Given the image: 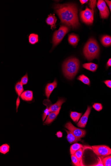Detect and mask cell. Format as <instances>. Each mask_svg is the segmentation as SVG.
I'll return each mask as SVG.
<instances>
[{"mask_svg":"<svg viewBox=\"0 0 111 166\" xmlns=\"http://www.w3.org/2000/svg\"><path fill=\"white\" fill-rule=\"evenodd\" d=\"M65 131L67 132V140L70 144L81 141V138L76 137L70 131L67 130H65Z\"/></svg>","mask_w":111,"mask_h":166,"instance_id":"cell-16","label":"cell"},{"mask_svg":"<svg viewBox=\"0 0 111 166\" xmlns=\"http://www.w3.org/2000/svg\"><path fill=\"white\" fill-rule=\"evenodd\" d=\"M80 17L81 21L83 23L86 24L91 25L94 21V12L87 7L85 10L81 11Z\"/></svg>","mask_w":111,"mask_h":166,"instance_id":"cell-5","label":"cell"},{"mask_svg":"<svg viewBox=\"0 0 111 166\" xmlns=\"http://www.w3.org/2000/svg\"><path fill=\"white\" fill-rule=\"evenodd\" d=\"M102 162L104 166H111V156H108L103 158H101Z\"/></svg>","mask_w":111,"mask_h":166,"instance_id":"cell-25","label":"cell"},{"mask_svg":"<svg viewBox=\"0 0 111 166\" xmlns=\"http://www.w3.org/2000/svg\"><path fill=\"white\" fill-rule=\"evenodd\" d=\"M105 1L109 7L111 12V1L105 0Z\"/></svg>","mask_w":111,"mask_h":166,"instance_id":"cell-34","label":"cell"},{"mask_svg":"<svg viewBox=\"0 0 111 166\" xmlns=\"http://www.w3.org/2000/svg\"><path fill=\"white\" fill-rule=\"evenodd\" d=\"M43 104L44 105L46 106H47V108L44 111V112L43 114L42 115V119L43 121H44V120L47 117V115H48L51 112H50L49 111V108L52 105L51 102L48 99L46 100H44L43 102Z\"/></svg>","mask_w":111,"mask_h":166,"instance_id":"cell-15","label":"cell"},{"mask_svg":"<svg viewBox=\"0 0 111 166\" xmlns=\"http://www.w3.org/2000/svg\"><path fill=\"white\" fill-rule=\"evenodd\" d=\"M72 161V163L76 166H80V162L78 159L76 157L74 154H72L71 156Z\"/></svg>","mask_w":111,"mask_h":166,"instance_id":"cell-27","label":"cell"},{"mask_svg":"<svg viewBox=\"0 0 111 166\" xmlns=\"http://www.w3.org/2000/svg\"><path fill=\"white\" fill-rule=\"evenodd\" d=\"M28 73H26L25 75L21 79V82L23 85L27 84L28 82Z\"/></svg>","mask_w":111,"mask_h":166,"instance_id":"cell-30","label":"cell"},{"mask_svg":"<svg viewBox=\"0 0 111 166\" xmlns=\"http://www.w3.org/2000/svg\"><path fill=\"white\" fill-rule=\"evenodd\" d=\"M61 108L57 111L51 112L48 115L47 119L44 123V125H48L51 123L57 117L59 113Z\"/></svg>","mask_w":111,"mask_h":166,"instance_id":"cell-12","label":"cell"},{"mask_svg":"<svg viewBox=\"0 0 111 166\" xmlns=\"http://www.w3.org/2000/svg\"><path fill=\"white\" fill-rule=\"evenodd\" d=\"M78 80L82 82L85 84L90 86V81L88 77L82 74L79 76L77 78Z\"/></svg>","mask_w":111,"mask_h":166,"instance_id":"cell-23","label":"cell"},{"mask_svg":"<svg viewBox=\"0 0 111 166\" xmlns=\"http://www.w3.org/2000/svg\"><path fill=\"white\" fill-rule=\"evenodd\" d=\"M29 41L30 44L34 45L38 42V36L35 34H31L29 36Z\"/></svg>","mask_w":111,"mask_h":166,"instance_id":"cell-24","label":"cell"},{"mask_svg":"<svg viewBox=\"0 0 111 166\" xmlns=\"http://www.w3.org/2000/svg\"><path fill=\"white\" fill-rule=\"evenodd\" d=\"M10 146L7 144H4L2 145L0 147V152L2 154H5L9 151Z\"/></svg>","mask_w":111,"mask_h":166,"instance_id":"cell-26","label":"cell"},{"mask_svg":"<svg viewBox=\"0 0 111 166\" xmlns=\"http://www.w3.org/2000/svg\"><path fill=\"white\" fill-rule=\"evenodd\" d=\"M92 107L97 111H99L103 109V107L101 104L100 103H94L92 106Z\"/></svg>","mask_w":111,"mask_h":166,"instance_id":"cell-29","label":"cell"},{"mask_svg":"<svg viewBox=\"0 0 111 166\" xmlns=\"http://www.w3.org/2000/svg\"><path fill=\"white\" fill-rule=\"evenodd\" d=\"M20 99H19V97H18L17 99V108H18V107H19V104H20Z\"/></svg>","mask_w":111,"mask_h":166,"instance_id":"cell-35","label":"cell"},{"mask_svg":"<svg viewBox=\"0 0 111 166\" xmlns=\"http://www.w3.org/2000/svg\"><path fill=\"white\" fill-rule=\"evenodd\" d=\"M103 83H105V85L108 88H111V80H106L104 81Z\"/></svg>","mask_w":111,"mask_h":166,"instance_id":"cell-32","label":"cell"},{"mask_svg":"<svg viewBox=\"0 0 111 166\" xmlns=\"http://www.w3.org/2000/svg\"><path fill=\"white\" fill-rule=\"evenodd\" d=\"M61 23L73 29L80 25L78 16V9L75 4L71 3L57 4L54 6Z\"/></svg>","mask_w":111,"mask_h":166,"instance_id":"cell-1","label":"cell"},{"mask_svg":"<svg viewBox=\"0 0 111 166\" xmlns=\"http://www.w3.org/2000/svg\"><path fill=\"white\" fill-rule=\"evenodd\" d=\"M68 40L69 44L74 47H75L77 46L79 41L78 36L74 34H70L68 36Z\"/></svg>","mask_w":111,"mask_h":166,"instance_id":"cell-17","label":"cell"},{"mask_svg":"<svg viewBox=\"0 0 111 166\" xmlns=\"http://www.w3.org/2000/svg\"><path fill=\"white\" fill-rule=\"evenodd\" d=\"M83 67L86 69L92 72H94L96 71L98 67V65L94 63H89L84 64Z\"/></svg>","mask_w":111,"mask_h":166,"instance_id":"cell-18","label":"cell"},{"mask_svg":"<svg viewBox=\"0 0 111 166\" xmlns=\"http://www.w3.org/2000/svg\"><path fill=\"white\" fill-rule=\"evenodd\" d=\"M80 64V61L76 58H70L65 61L62 68L65 76L69 80L73 79L77 73Z\"/></svg>","mask_w":111,"mask_h":166,"instance_id":"cell-2","label":"cell"},{"mask_svg":"<svg viewBox=\"0 0 111 166\" xmlns=\"http://www.w3.org/2000/svg\"><path fill=\"white\" fill-rule=\"evenodd\" d=\"M21 99L24 101L30 102L33 99V94L31 91L27 90L23 92L20 96Z\"/></svg>","mask_w":111,"mask_h":166,"instance_id":"cell-13","label":"cell"},{"mask_svg":"<svg viewBox=\"0 0 111 166\" xmlns=\"http://www.w3.org/2000/svg\"><path fill=\"white\" fill-rule=\"evenodd\" d=\"M97 3L96 1H90L89 5L90 7L92 9L93 12H94V9L96 6Z\"/></svg>","mask_w":111,"mask_h":166,"instance_id":"cell-31","label":"cell"},{"mask_svg":"<svg viewBox=\"0 0 111 166\" xmlns=\"http://www.w3.org/2000/svg\"><path fill=\"white\" fill-rule=\"evenodd\" d=\"M80 1L81 4V5H82V4L87 3L88 1V0H86H86H85H85H80Z\"/></svg>","mask_w":111,"mask_h":166,"instance_id":"cell-37","label":"cell"},{"mask_svg":"<svg viewBox=\"0 0 111 166\" xmlns=\"http://www.w3.org/2000/svg\"><path fill=\"white\" fill-rule=\"evenodd\" d=\"M92 148L94 153L97 156H106L111 154V149L106 145H94Z\"/></svg>","mask_w":111,"mask_h":166,"instance_id":"cell-6","label":"cell"},{"mask_svg":"<svg viewBox=\"0 0 111 166\" xmlns=\"http://www.w3.org/2000/svg\"><path fill=\"white\" fill-rule=\"evenodd\" d=\"M81 115L82 113L74 111H72L70 115L71 119L74 122H77L79 121Z\"/></svg>","mask_w":111,"mask_h":166,"instance_id":"cell-21","label":"cell"},{"mask_svg":"<svg viewBox=\"0 0 111 166\" xmlns=\"http://www.w3.org/2000/svg\"><path fill=\"white\" fill-rule=\"evenodd\" d=\"M101 42L104 47H109L111 45V37L108 35H105L101 38Z\"/></svg>","mask_w":111,"mask_h":166,"instance_id":"cell-19","label":"cell"},{"mask_svg":"<svg viewBox=\"0 0 111 166\" xmlns=\"http://www.w3.org/2000/svg\"><path fill=\"white\" fill-rule=\"evenodd\" d=\"M65 127L77 137L80 138H83L85 135L86 131L84 130L77 128L71 122H68L65 125Z\"/></svg>","mask_w":111,"mask_h":166,"instance_id":"cell-7","label":"cell"},{"mask_svg":"<svg viewBox=\"0 0 111 166\" xmlns=\"http://www.w3.org/2000/svg\"><path fill=\"white\" fill-rule=\"evenodd\" d=\"M99 45L94 38H90L86 43L83 49V53L89 61L99 57Z\"/></svg>","mask_w":111,"mask_h":166,"instance_id":"cell-3","label":"cell"},{"mask_svg":"<svg viewBox=\"0 0 111 166\" xmlns=\"http://www.w3.org/2000/svg\"><path fill=\"white\" fill-rule=\"evenodd\" d=\"M56 135L59 138L62 137V133L61 132L59 131L57 133Z\"/></svg>","mask_w":111,"mask_h":166,"instance_id":"cell-36","label":"cell"},{"mask_svg":"<svg viewBox=\"0 0 111 166\" xmlns=\"http://www.w3.org/2000/svg\"><path fill=\"white\" fill-rule=\"evenodd\" d=\"M83 150L81 148L78 150L74 154L78 159L79 161H80L82 156Z\"/></svg>","mask_w":111,"mask_h":166,"instance_id":"cell-28","label":"cell"},{"mask_svg":"<svg viewBox=\"0 0 111 166\" xmlns=\"http://www.w3.org/2000/svg\"><path fill=\"white\" fill-rule=\"evenodd\" d=\"M83 147L82 145L79 144V143H75V144L72 145L70 147V153L71 155L74 154L77 151L81 148H82Z\"/></svg>","mask_w":111,"mask_h":166,"instance_id":"cell-22","label":"cell"},{"mask_svg":"<svg viewBox=\"0 0 111 166\" xmlns=\"http://www.w3.org/2000/svg\"><path fill=\"white\" fill-rule=\"evenodd\" d=\"M15 88L18 97H20L24 91L23 86L21 82H18L15 86Z\"/></svg>","mask_w":111,"mask_h":166,"instance_id":"cell-20","label":"cell"},{"mask_svg":"<svg viewBox=\"0 0 111 166\" xmlns=\"http://www.w3.org/2000/svg\"><path fill=\"white\" fill-rule=\"evenodd\" d=\"M65 99L60 98H59L58 100L56 103L54 104H52L49 108V111L50 112H54L57 111L59 109L61 108L62 104L65 103Z\"/></svg>","mask_w":111,"mask_h":166,"instance_id":"cell-11","label":"cell"},{"mask_svg":"<svg viewBox=\"0 0 111 166\" xmlns=\"http://www.w3.org/2000/svg\"><path fill=\"white\" fill-rule=\"evenodd\" d=\"M91 110V107L88 106L87 110L85 111L84 114L81 118L80 121L77 124L79 127H81V128H84L85 127Z\"/></svg>","mask_w":111,"mask_h":166,"instance_id":"cell-9","label":"cell"},{"mask_svg":"<svg viewBox=\"0 0 111 166\" xmlns=\"http://www.w3.org/2000/svg\"><path fill=\"white\" fill-rule=\"evenodd\" d=\"M57 19L55 14H50L49 15L47 18L46 20V22L47 24L51 26V28L53 29L56 28V23Z\"/></svg>","mask_w":111,"mask_h":166,"instance_id":"cell-14","label":"cell"},{"mask_svg":"<svg viewBox=\"0 0 111 166\" xmlns=\"http://www.w3.org/2000/svg\"><path fill=\"white\" fill-rule=\"evenodd\" d=\"M111 67V58L109 59L107 63H106V67L107 68Z\"/></svg>","mask_w":111,"mask_h":166,"instance_id":"cell-33","label":"cell"},{"mask_svg":"<svg viewBox=\"0 0 111 166\" xmlns=\"http://www.w3.org/2000/svg\"><path fill=\"white\" fill-rule=\"evenodd\" d=\"M100 17L102 19H106L110 15L109 10L105 2L102 0H99L97 3Z\"/></svg>","mask_w":111,"mask_h":166,"instance_id":"cell-8","label":"cell"},{"mask_svg":"<svg viewBox=\"0 0 111 166\" xmlns=\"http://www.w3.org/2000/svg\"><path fill=\"white\" fill-rule=\"evenodd\" d=\"M57 86V82L56 79L53 83L47 84L45 88V94L47 98L49 99L53 91Z\"/></svg>","mask_w":111,"mask_h":166,"instance_id":"cell-10","label":"cell"},{"mask_svg":"<svg viewBox=\"0 0 111 166\" xmlns=\"http://www.w3.org/2000/svg\"><path fill=\"white\" fill-rule=\"evenodd\" d=\"M69 31L70 29L68 27L61 25L58 30L54 32L53 38V47L59 44L65 35Z\"/></svg>","mask_w":111,"mask_h":166,"instance_id":"cell-4","label":"cell"}]
</instances>
